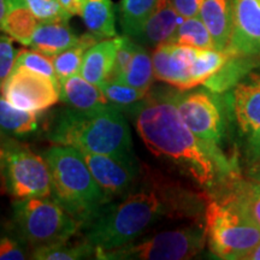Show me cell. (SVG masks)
<instances>
[{"instance_id":"cell-4","label":"cell","mask_w":260,"mask_h":260,"mask_svg":"<svg viewBox=\"0 0 260 260\" xmlns=\"http://www.w3.org/2000/svg\"><path fill=\"white\" fill-rule=\"evenodd\" d=\"M42 157L50 169L52 197L81 225L87 228L107 203L82 152L71 146L52 145Z\"/></svg>"},{"instance_id":"cell-2","label":"cell","mask_w":260,"mask_h":260,"mask_svg":"<svg viewBox=\"0 0 260 260\" xmlns=\"http://www.w3.org/2000/svg\"><path fill=\"white\" fill-rule=\"evenodd\" d=\"M134 189L110 203L86 228V241L107 251L135 241L162 218H198L207 199L142 169Z\"/></svg>"},{"instance_id":"cell-22","label":"cell","mask_w":260,"mask_h":260,"mask_svg":"<svg viewBox=\"0 0 260 260\" xmlns=\"http://www.w3.org/2000/svg\"><path fill=\"white\" fill-rule=\"evenodd\" d=\"M40 126V113L12 106L0 94V135L23 138L34 134Z\"/></svg>"},{"instance_id":"cell-26","label":"cell","mask_w":260,"mask_h":260,"mask_svg":"<svg viewBox=\"0 0 260 260\" xmlns=\"http://www.w3.org/2000/svg\"><path fill=\"white\" fill-rule=\"evenodd\" d=\"M169 42L200 48V50L214 48L212 35L199 16L183 18Z\"/></svg>"},{"instance_id":"cell-29","label":"cell","mask_w":260,"mask_h":260,"mask_svg":"<svg viewBox=\"0 0 260 260\" xmlns=\"http://www.w3.org/2000/svg\"><path fill=\"white\" fill-rule=\"evenodd\" d=\"M109 104L118 107L123 112H128L133 107L141 103L147 96L149 90H141L128 84L117 82V81H105L99 87Z\"/></svg>"},{"instance_id":"cell-13","label":"cell","mask_w":260,"mask_h":260,"mask_svg":"<svg viewBox=\"0 0 260 260\" xmlns=\"http://www.w3.org/2000/svg\"><path fill=\"white\" fill-rule=\"evenodd\" d=\"M232 57H260V0H234L233 29L226 50Z\"/></svg>"},{"instance_id":"cell-11","label":"cell","mask_w":260,"mask_h":260,"mask_svg":"<svg viewBox=\"0 0 260 260\" xmlns=\"http://www.w3.org/2000/svg\"><path fill=\"white\" fill-rule=\"evenodd\" d=\"M93 177L102 188L107 205L121 199L134 189L141 177L142 165L134 153L123 155L95 154L82 152Z\"/></svg>"},{"instance_id":"cell-25","label":"cell","mask_w":260,"mask_h":260,"mask_svg":"<svg viewBox=\"0 0 260 260\" xmlns=\"http://www.w3.org/2000/svg\"><path fill=\"white\" fill-rule=\"evenodd\" d=\"M232 58L226 51H219L216 48H198L190 71L191 89L206 82L210 77L216 75Z\"/></svg>"},{"instance_id":"cell-17","label":"cell","mask_w":260,"mask_h":260,"mask_svg":"<svg viewBox=\"0 0 260 260\" xmlns=\"http://www.w3.org/2000/svg\"><path fill=\"white\" fill-rule=\"evenodd\" d=\"M234 0H203L199 17L212 35L214 48L225 51L233 29Z\"/></svg>"},{"instance_id":"cell-5","label":"cell","mask_w":260,"mask_h":260,"mask_svg":"<svg viewBox=\"0 0 260 260\" xmlns=\"http://www.w3.org/2000/svg\"><path fill=\"white\" fill-rule=\"evenodd\" d=\"M204 219L210 251L217 258L246 260L259 245L260 226L232 189L210 194Z\"/></svg>"},{"instance_id":"cell-9","label":"cell","mask_w":260,"mask_h":260,"mask_svg":"<svg viewBox=\"0 0 260 260\" xmlns=\"http://www.w3.org/2000/svg\"><path fill=\"white\" fill-rule=\"evenodd\" d=\"M174 96L178 113L188 128L199 139L219 146L225 132V121L219 99L213 92L177 89Z\"/></svg>"},{"instance_id":"cell-39","label":"cell","mask_w":260,"mask_h":260,"mask_svg":"<svg viewBox=\"0 0 260 260\" xmlns=\"http://www.w3.org/2000/svg\"><path fill=\"white\" fill-rule=\"evenodd\" d=\"M246 260H260V242L259 245L251 252V254L247 256Z\"/></svg>"},{"instance_id":"cell-14","label":"cell","mask_w":260,"mask_h":260,"mask_svg":"<svg viewBox=\"0 0 260 260\" xmlns=\"http://www.w3.org/2000/svg\"><path fill=\"white\" fill-rule=\"evenodd\" d=\"M198 48L165 42L152 53L154 79L178 90H190V71Z\"/></svg>"},{"instance_id":"cell-27","label":"cell","mask_w":260,"mask_h":260,"mask_svg":"<svg viewBox=\"0 0 260 260\" xmlns=\"http://www.w3.org/2000/svg\"><path fill=\"white\" fill-rule=\"evenodd\" d=\"M30 259L37 260H79L95 256V248L84 240L83 242L69 245V241L57 245L39 247L30 253Z\"/></svg>"},{"instance_id":"cell-34","label":"cell","mask_w":260,"mask_h":260,"mask_svg":"<svg viewBox=\"0 0 260 260\" xmlns=\"http://www.w3.org/2000/svg\"><path fill=\"white\" fill-rule=\"evenodd\" d=\"M25 243L19 237L3 235L0 236V260H23L28 259L27 248L23 246Z\"/></svg>"},{"instance_id":"cell-28","label":"cell","mask_w":260,"mask_h":260,"mask_svg":"<svg viewBox=\"0 0 260 260\" xmlns=\"http://www.w3.org/2000/svg\"><path fill=\"white\" fill-rule=\"evenodd\" d=\"M158 0H121V25L124 35L134 38L153 11Z\"/></svg>"},{"instance_id":"cell-36","label":"cell","mask_w":260,"mask_h":260,"mask_svg":"<svg viewBox=\"0 0 260 260\" xmlns=\"http://www.w3.org/2000/svg\"><path fill=\"white\" fill-rule=\"evenodd\" d=\"M86 2L87 0H58L61 8L71 16L81 15Z\"/></svg>"},{"instance_id":"cell-31","label":"cell","mask_w":260,"mask_h":260,"mask_svg":"<svg viewBox=\"0 0 260 260\" xmlns=\"http://www.w3.org/2000/svg\"><path fill=\"white\" fill-rule=\"evenodd\" d=\"M14 69H25L48 77L54 83L59 84L52 58L37 50H19Z\"/></svg>"},{"instance_id":"cell-10","label":"cell","mask_w":260,"mask_h":260,"mask_svg":"<svg viewBox=\"0 0 260 260\" xmlns=\"http://www.w3.org/2000/svg\"><path fill=\"white\" fill-rule=\"evenodd\" d=\"M0 94L19 110L42 113L59 102V84L44 75L14 69L0 86Z\"/></svg>"},{"instance_id":"cell-16","label":"cell","mask_w":260,"mask_h":260,"mask_svg":"<svg viewBox=\"0 0 260 260\" xmlns=\"http://www.w3.org/2000/svg\"><path fill=\"white\" fill-rule=\"evenodd\" d=\"M122 37L104 39L93 45L83 57L80 75L90 83L100 87L110 79Z\"/></svg>"},{"instance_id":"cell-12","label":"cell","mask_w":260,"mask_h":260,"mask_svg":"<svg viewBox=\"0 0 260 260\" xmlns=\"http://www.w3.org/2000/svg\"><path fill=\"white\" fill-rule=\"evenodd\" d=\"M233 111L249 164L260 158V75L251 74L233 90Z\"/></svg>"},{"instance_id":"cell-8","label":"cell","mask_w":260,"mask_h":260,"mask_svg":"<svg viewBox=\"0 0 260 260\" xmlns=\"http://www.w3.org/2000/svg\"><path fill=\"white\" fill-rule=\"evenodd\" d=\"M207 243L203 223L160 232L141 241L126 243L107 251H96L100 260H187L204 251Z\"/></svg>"},{"instance_id":"cell-15","label":"cell","mask_w":260,"mask_h":260,"mask_svg":"<svg viewBox=\"0 0 260 260\" xmlns=\"http://www.w3.org/2000/svg\"><path fill=\"white\" fill-rule=\"evenodd\" d=\"M182 21L183 17L178 15L171 0H158L153 11L132 39L146 48H155L170 41Z\"/></svg>"},{"instance_id":"cell-6","label":"cell","mask_w":260,"mask_h":260,"mask_svg":"<svg viewBox=\"0 0 260 260\" xmlns=\"http://www.w3.org/2000/svg\"><path fill=\"white\" fill-rule=\"evenodd\" d=\"M27 198L12 203L18 235L32 249L69 241L82 228L54 198Z\"/></svg>"},{"instance_id":"cell-21","label":"cell","mask_w":260,"mask_h":260,"mask_svg":"<svg viewBox=\"0 0 260 260\" xmlns=\"http://www.w3.org/2000/svg\"><path fill=\"white\" fill-rule=\"evenodd\" d=\"M80 16L88 32L99 40L115 38L117 35L111 0H87Z\"/></svg>"},{"instance_id":"cell-30","label":"cell","mask_w":260,"mask_h":260,"mask_svg":"<svg viewBox=\"0 0 260 260\" xmlns=\"http://www.w3.org/2000/svg\"><path fill=\"white\" fill-rule=\"evenodd\" d=\"M229 186L249 216L260 226V181L251 178H234Z\"/></svg>"},{"instance_id":"cell-1","label":"cell","mask_w":260,"mask_h":260,"mask_svg":"<svg viewBox=\"0 0 260 260\" xmlns=\"http://www.w3.org/2000/svg\"><path fill=\"white\" fill-rule=\"evenodd\" d=\"M175 92H151L128 113L152 154L174 164L209 193L236 178L235 168L219 146L198 138L182 121Z\"/></svg>"},{"instance_id":"cell-3","label":"cell","mask_w":260,"mask_h":260,"mask_svg":"<svg viewBox=\"0 0 260 260\" xmlns=\"http://www.w3.org/2000/svg\"><path fill=\"white\" fill-rule=\"evenodd\" d=\"M47 139L53 145L71 146L88 153H133L130 126L124 112L111 104L93 110H60L48 126Z\"/></svg>"},{"instance_id":"cell-20","label":"cell","mask_w":260,"mask_h":260,"mask_svg":"<svg viewBox=\"0 0 260 260\" xmlns=\"http://www.w3.org/2000/svg\"><path fill=\"white\" fill-rule=\"evenodd\" d=\"M39 23L40 21L32 14L25 0H8V11L0 30L19 44L29 46Z\"/></svg>"},{"instance_id":"cell-7","label":"cell","mask_w":260,"mask_h":260,"mask_svg":"<svg viewBox=\"0 0 260 260\" xmlns=\"http://www.w3.org/2000/svg\"><path fill=\"white\" fill-rule=\"evenodd\" d=\"M0 136L2 189L16 200L52 197L51 174L45 158L10 136Z\"/></svg>"},{"instance_id":"cell-23","label":"cell","mask_w":260,"mask_h":260,"mask_svg":"<svg viewBox=\"0 0 260 260\" xmlns=\"http://www.w3.org/2000/svg\"><path fill=\"white\" fill-rule=\"evenodd\" d=\"M99 41V39L90 32H87V34L81 35L79 41L74 46L63 51L57 56L51 57L58 80L61 81L73 76V75L80 74L84 54L93 45H95Z\"/></svg>"},{"instance_id":"cell-38","label":"cell","mask_w":260,"mask_h":260,"mask_svg":"<svg viewBox=\"0 0 260 260\" xmlns=\"http://www.w3.org/2000/svg\"><path fill=\"white\" fill-rule=\"evenodd\" d=\"M8 11V0H0V25Z\"/></svg>"},{"instance_id":"cell-35","label":"cell","mask_w":260,"mask_h":260,"mask_svg":"<svg viewBox=\"0 0 260 260\" xmlns=\"http://www.w3.org/2000/svg\"><path fill=\"white\" fill-rule=\"evenodd\" d=\"M171 3L181 17L190 18L199 16L203 0H171Z\"/></svg>"},{"instance_id":"cell-18","label":"cell","mask_w":260,"mask_h":260,"mask_svg":"<svg viewBox=\"0 0 260 260\" xmlns=\"http://www.w3.org/2000/svg\"><path fill=\"white\" fill-rule=\"evenodd\" d=\"M79 39L80 37L71 30L68 22H40L32 34L29 47L48 57H54L74 46Z\"/></svg>"},{"instance_id":"cell-19","label":"cell","mask_w":260,"mask_h":260,"mask_svg":"<svg viewBox=\"0 0 260 260\" xmlns=\"http://www.w3.org/2000/svg\"><path fill=\"white\" fill-rule=\"evenodd\" d=\"M59 100L76 110H93L109 104L103 90L80 74L59 81Z\"/></svg>"},{"instance_id":"cell-32","label":"cell","mask_w":260,"mask_h":260,"mask_svg":"<svg viewBox=\"0 0 260 260\" xmlns=\"http://www.w3.org/2000/svg\"><path fill=\"white\" fill-rule=\"evenodd\" d=\"M25 3L40 22H68L71 17V15L61 8L58 0H25Z\"/></svg>"},{"instance_id":"cell-24","label":"cell","mask_w":260,"mask_h":260,"mask_svg":"<svg viewBox=\"0 0 260 260\" xmlns=\"http://www.w3.org/2000/svg\"><path fill=\"white\" fill-rule=\"evenodd\" d=\"M154 80V70L152 56L148 48L138 44L134 56L123 74V76L117 82H122L128 86L135 87L141 90H151V86Z\"/></svg>"},{"instance_id":"cell-37","label":"cell","mask_w":260,"mask_h":260,"mask_svg":"<svg viewBox=\"0 0 260 260\" xmlns=\"http://www.w3.org/2000/svg\"><path fill=\"white\" fill-rule=\"evenodd\" d=\"M248 178L254 181H260V158L249 164Z\"/></svg>"},{"instance_id":"cell-33","label":"cell","mask_w":260,"mask_h":260,"mask_svg":"<svg viewBox=\"0 0 260 260\" xmlns=\"http://www.w3.org/2000/svg\"><path fill=\"white\" fill-rule=\"evenodd\" d=\"M18 51L14 46V39L0 35V86L14 70Z\"/></svg>"}]
</instances>
